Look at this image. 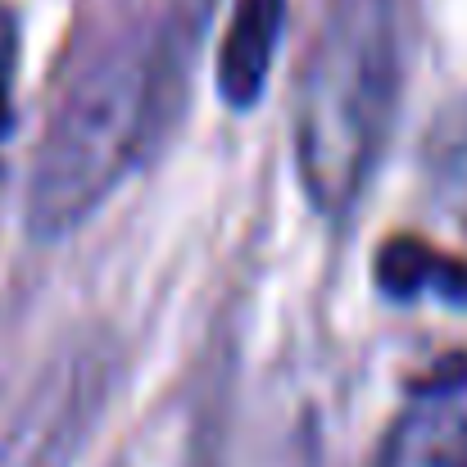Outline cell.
<instances>
[{"instance_id":"277c9868","label":"cell","mask_w":467,"mask_h":467,"mask_svg":"<svg viewBox=\"0 0 467 467\" xmlns=\"http://www.w3.org/2000/svg\"><path fill=\"white\" fill-rule=\"evenodd\" d=\"M282 27H286V0H236L218 46V91L232 109H250L264 96Z\"/></svg>"},{"instance_id":"7a4b0ae2","label":"cell","mask_w":467,"mask_h":467,"mask_svg":"<svg viewBox=\"0 0 467 467\" xmlns=\"http://www.w3.org/2000/svg\"><path fill=\"white\" fill-rule=\"evenodd\" d=\"M155 105V59L141 36H119L68 82L27 182V227L68 236L132 168Z\"/></svg>"},{"instance_id":"5b68a950","label":"cell","mask_w":467,"mask_h":467,"mask_svg":"<svg viewBox=\"0 0 467 467\" xmlns=\"http://www.w3.org/2000/svg\"><path fill=\"white\" fill-rule=\"evenodd\" d=\"M377 286L395 300H409L422 291H445L450 300H467V268L436 254L418 236H395L377 254Z\"/></svg>"},{"instance_id":"6da1fadb","label":"cell","mask_w":467,"mask_h":467,"mask_svg":"<svg viewBox=\"0 0 467 467\" xmlns=\"http://www.w3.org/2000/svg\"><path fill=\"white\" fill-rule=\"evenodd\" d=\"M400 87L395 0H331L296 87V168L317 213L358 204Z\"/></svg>"},{"instance_id":"3957f363","label":"cell","mask_w":467,"mask_h":467,"mask_svg":"<svg viewBox=\"0 0 467 467\" xmlns=\"http://www.w3.org/2000/svg\"><path fill=\"white\" fill-rule=\"evenodd\" d=\"M372 467H467L463 395L422 390L381 436Z\"/></svg>"},{"instance_id":"8992f818","label":"cell","mask_w":467,"mask_h":467,"mask_svg":"<svg viewBox=\"0 0 467 467\" xmlns=\"http://www.w3.org/2000/svg\"><path fill=\"white\" fill-rule=\"evenodd\" d=\"M9 73H14V46L9 36H0V141L9 132Z\"/></svg>"}]
</instances>
